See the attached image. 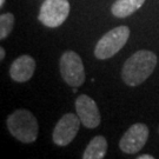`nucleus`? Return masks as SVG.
Here are the masks:
<instances>
[{
	"instance_id": "6",
	"label": "nucleus",
	"mask_w": 159,
	"mask_h": 159,
	"mask_svg": "<svg viewBox=\"0 0 159 159\" xmlns=\"http://www.w3.org/2000/svg\"><path fill=\"white\" fill-rule=\"evenodd\" d=\"M80 119L78 114H64L54 126L52 140L58 146H67L78 134L80 129Z\"/></svg>"
},
{
	"instance_id": "5",
	"label": "nucleus",
	"mask_w": 159,
	"mask_h": 159,
	"mask_svg": "<svg viewBox=\"0 0 159 159\" xmlns=\"http://www.w3.org/2000/svg\"><path fill=\"white\" fill-rule=\"evenodd\" d=\"M70 10L68 0H45L40 6L38 19L43 25L54 29L65 23Z\"/></svg>"
},
{
	"instance_id": "7",
	"label": "nucleus",
	"mask_w": 159,
	"mask_h": 159,
	"mask_svg": "<svg viewBox=\"0 0 159 159\" xmlns=\"http://www.w3.org/2000/svg\"><path fill=\"white\" fill-rule=\"evenodd\" d=\"M148 139V127L143 123H137L130 126L119 142L120 150L127 154L139 152Z\"/></svg>"
},
{
	"instance_id": "12",
	"label": "nucleus",
	"mask_w": 159,
	"mask_h": 159,
	"mask_svg": "<svg viewBox=\"0 0 159 159\" xmlns=\"http://www.w3.org/2000/svg\"><path fill=\"white\" fill-rule=\"evenodd\" d=\"M14 26V16L12 13H2L0 16V39L7 38Z\"/></svg>"
},
{
	"instance_id": "1",
	"label": "nucleus",
	"mask_w": 159,
	"mask_h": 159,
	"mask_svg": "<svg viewBox=\"0 0 159 159\" xmlns=\"http://www.w3.org/2000/svg\"><path fill=\"white\" fill-rule=\"evenodd\" d=\"M157 65V56L148 50H139L126 60L121 68V78L127 86L143 84L153 73Z\"/></svg>"
},
{
	"instance_id": "13",
	"label": "nucleus",
	"mask_w": 159,
	"mask_h": 159,
	"mask_svg": "<svg viewBox=\"0 0 159 159\" xmlns=\"http://www.w3.org/2000/svg\"><path fill=\"white\" fill-rule=\"evenodd\" d=\"M153 156H150V154H143V156H139L138 159H153Z\"/></svg>"
},
{
	"instance_id": "15",
	"label": "nucleus",
	"mask_w": 159,
	"mask_h": 159,
	"mask_svg": "<svg viewBox=\"0 0 159 159\" xmlns=\"http://www.w3.org/2000/svg\"><path fill=\"white\" fill-rule=\"evenodd\" d=\"M4 4H5V0H0V7H2Z\"/></svg>"
},
{
	"instance_id": "4",
	"label": "nucleus",
	"mask_w": 159,
	"mask_h": 159,
	"mask_svg": "<svg viewBox=\"0 0 159 159\" xmlns=\"http://www.w3.org/2000/svg\"><path fill=\"white\" fill-rule=\"evenodd\" d=\"M59 67L61 78L68 86L79 87L85 83L84 64L78 53L74 51L64 52L59 60Z\"/></svg>"
},
{
	"instance_id": "10",
	"label": "nucleus",
	"mask_w": 159,
	"mask_h": 159,
	"mask_svg": "<svg viewBox=\"0 0 159 159\" xmlns=\"http://www.w3.org/2000/svg\"><path fill=\"white\" fill-rule=\"evenodd\" d=\"M145 0H116L111 7V12L114 17L126 18L138 11Z\"/></svg>"
},
{
	"instance_id": "2",
	"label": "nucleus",
	"mask_w": 159,
	"mask_h": 159,
	"mask_svg": "<svg viewBox=\"0 0 159 159\" xmlns=\"http://www.w3.org/2000/svg\"><path fill=\"white\" fill-rule=\"evenodd\" d=\"M6 124L12 136L24 144L33 143L38 138L39 125L37 118L29 110H16L8 116Z\"/></svg>"
},
{
	"instance_id": "8",
	"label": "nucleus",
	"mask_w": 159,
	"mask_h": 159,
	"mask_svg": "<svg viewBox=\"0 0 159 159\" xmlns=\"http://www.w3.org/2000/svg\"><path fill=\"white\" fill-rule=\"evenodd\" d=\"M75 111L81 124L86 129H96L102 121L100 112L96 102L86 94H80L75 99Z\"/></svg>"
},
{
	"instance_id": "3",
	"label": "nucleus",
	"mask_w": 159,
	"mask_h": 159,
	"mask_svg": "<svg viewBox=\"0 0 159 159\" xmlns=\"http://www.w3.org/2000/svg\"><path fill=\"white\" fill-rule=\"evenodd\" d=\"M130 38V29L123 25L117 26L105 33L94 47V56L99 60H106L112 58L114 54L125 46L127 40Z\"/></svg>"
},
{
	"instance_id": "14",
	"label": "nucleus",
	"mask_w": 159,
	"mask_h": 159,
	"mask_svg": "<svg viewBox=\"0 0 159 159\" xmlns=\"http://www.w3.org/2000/svg\"><path fill=\"white\" fill-rule=\"evenodd\" d=\"M5 54H6L5 50L1 47V48H0V60H4V58H5Z\"/></svg>"
},
{
	"instance_id": "9",
	"label": "nucleus",
	"mask_w": 159,
	"mask_h": 159,
	"mask_svg": "<svg viewBox=\"0 0 159 159\" xmlns=\"http://www.w3.org/2000/svg\"><path fill=\"white\" fill-rule=\"evenodd\" d=\"M35 71V60L29 54H24L17 58L10 67V75L17 83L29 81Z\"/></svg>"
},
{
	"instance_id": "11",
	"label": "nucleus",
	"mask_w": 159,
	"mask_h": 159,
	"mask_svg": "<svg viewBox=\"0 0 159 159\" xmlns=\"http://www.w3.org/2000/svg\"><path fill=\"white\" fill-rule=\"evenodd\" d=\"M107 152V140L102 136H97L89 143L83 153V159H102Z\"/></svg>"
}]
</instances>
